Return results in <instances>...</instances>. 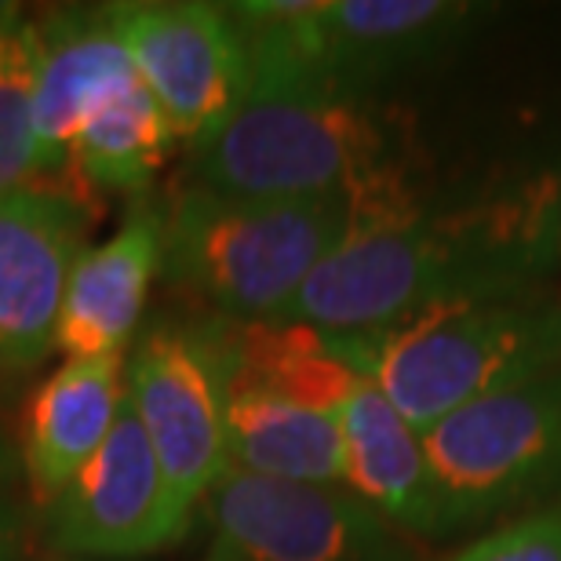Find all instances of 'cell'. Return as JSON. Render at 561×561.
<instances>
[{"mask_svg":"<svg viewBox=\"0 0 561 561\" xmlns=\"http://www.w3.org/2000/svg\"><path fill=\"white\" fill-rule=\"evenodd\" d=\"M554 241V183L459 205H426L423 194H412L354 208L340 244L302 280L280 321L365 335L437 302L518 296L551 260Z\"/></svg>","mask_w":561,"mask_h":561,"instance_id":"cell-1","label":"cell"},{"mask_svg":"<svg viewBox=\"0 0 561 561\" xmlns=\"http://www.w3.org/2000/svg\"><path fill=\"white\" fill-rule=\"evenodd\" d=\"M412 131L368 95L252 92L190 142L194 186L227 197H346L373 208L420 194Z\"/></svg>","mask_w":561,"mask_h":561,"instance_id":"cell-2","label":"cell"},{"mask_svg":"<svg viewBox=\"0 0 561 561\" xmlns=\"http://www.w3.org/2000/svg\"><path fill=\"white\" fill-rule=\"evenodd\" d=\"M343 357L426 431L456 409L561 365V307L543 299L485 296L423 307L379 332L335 335Z\"/></svg>","mask_w":561,"mask_h":561,"instance_id":"cell-3","label":"cell"},{"mask_svg":"<svg viewBox=\"0 0 561 561\" xmlns=\"http://www.w3.org/2000/svg\"><path fill=\"white\" fill-rule=\"evenodd\" d=\"M346 227V197L274 201L186 186L164 211L161 277L227 321H280Z\"/></svg>","mask_w":561,"mask_h":561,"instance_id":"cell-4","label":"cell"},{"mask_svg":"<svg viewBox=\"0 0 561 561\" xmlns=\"http://www.w3.org/2000/svg\"><path fill=\"white\" fill-rule=\"evenodd\" d=\"M252 92H335L368 88L412 70L474 15L448 0H255L230 4Z\"/></svg>","mask_w":561,"mask_h":561,"instance_id":"cell-5","label":"cell"},{"mask_svg":"<svg viewBox=\"0 0 561 561\" xmlns=\"http://www.w3.org/2000/svg\"><path fill=\"white\" fill-rule=\"evenodd\" d=\"M437 533L522 507L561 481V368L496 390L423 431Z\"/></svg>","mask_w":561,"mask_h":561,"instance_id":"cell-6","label":"cell"},{"mask_svg":"<svg viewBox=\"0 0 561 561\" xmlns=\"http://www.w3.org/2000/svg\"><path fill=\"white\" fill-rule=\"evenodd\" d=\"M125 383L168 489L194 518L227 470L230 362L222 321H161L146 329Z\"/></svg>","mask_w":561,"mask_h":561,"instance_id":"cell-7","label":"cell"},{"mask_svg":"<svg viewBox=\"0 0 561 561\" xmlns=\"http://www.w3.org/2000/svg\"><path fill=\"white\" fill-rule=\"evenodd\" d=\"M205 561H405L398 529L346 485L222 470Z\"/></svg>","mask_w":561,"mask_h":561,"instance_id":"cell-8","label":"cell"},{"mask_svg":"<svg viewBox=\"0 0 561 561\" xmlns=\"http://www.w3.org/2000/svg\"><path fill=\"white\" fill-rule=\"evenodd\" d=\"M175 139L211 136L249 99V51L230 4H106Z\"/></svg>","mask_w":561,"mask_h":561,"instance_id":"cell-9","label":"cell"},{"mask_svg":"<svg viewBox=\"0 0 561 561\" xmlns=\"http://www.w3.org/2000/svg\"><path fill=\"white\" fill-rule=\"evenodd\" d=\"M190 522L125 394L103 448L48 507V543L62 554L142 558L175 547Z\"/></svg>","mask_w":561,"mask_h":561,"instance_id":"cell-10","label":"cell"},{"mask_svg":"<svg viewBox=\"0 0 561 561\" xmlns=\"http://www.w3.org/2000/svg\"><path fill=\"white\" fill-rule=\"evenodd\" d=\"M88 208L70 190L0 197V373H22L55 351L66 280L81 255Z\"/></svg>","mask_w":561,"mask_h":561,"instance_id":"cell-11","label":"cell"},{"mask_svg":"<svg viewBox=\"0 0 561 561\" xmlns=\"http://www.w3.org/2000/svg\"><path fill=\"white\" fill-rule=\"evenodd\" d=\"M41 62L33 95V136L41 175L70 172L77 131L106 99L136 81L139 70L110 19V8H62L37 22Z\"/></svg>","mask_w":561,"mask_h":561,"instance_id":"cell-12","label":"cell"},{"mask_svg":"<svg viewBox=\"0 0 561 561\" xmlns=\"http://www.w3.org/2000/svg\"><path fill=\"white\" fill-rule=\"evenodd\" d=\"M164 266V208L139 197L110 241L81 249L55 324V351L121 357L139 335L146 296Z\"/></svg>","mask_w":561,"mask_h":561,"instance_id":"cell-13","label":"cell"},{"mask_svg":"<svg viewBox=\"0 0 561 561\" xmlns=\"http://www.w3.org/2000/svg\"><path fill=\"white\" fill-rule=\"evenodd\" d=\"M125 357H70L44 379L26 412V474L44 507L70 489L125 405Z\"/></svg>","mask_w":561,"mask_h":561,"instance_id":"cell-14","label":"cell"},{"mask_svg":"<svg viewBox=\"0 0 561 561\" xmlns=\"http://www.w3.org/2000/svg\"><path fill=\"white\" fill-rule=\"evenodd\" d=\"M343 485L379 511L394 529L437 536L431 467L416 431L379 390L357 387L340 409Z\"/></svg>","mask_w":561,"mask_h":561,"instance_id":"cell-15","label":"cell"},{"mask_svg":"<svg viewBox=\"0 0 561 561\" xmlns=\"http://www.w3.org/2000/svg\"><path fill=\"white\" fill-rule=\"evenodd\" d=\"M227 467L302 485H343L340 420L230 379Z\"/></svg>","mask_w":561,"mask_h":561,"instance_id":"cell-16","label":"cell"},{"mask_svg":"<svg viewBox=\"0 0 561 561\" xmlns=\"http://www.w3.org/2000/svg\"><path fill=\"white\" fill-rule=\"evenodd\" d=\"M222 321L230 379L263 387L310 412L340 416L365 376L346 362L335 335L299 321Z\"/></svg>","mask_w":561,"mask_h":561,"instance_id":"cell-17","label":"cell"},{"mask_svg":"<svg viewBox=\"0 0 561 561\" xmlns=\"http://www.w3.org/2000/svg\"><path fill=\"white\" fill-rule=\"evenodd\" d=\"M175 146V131L150 88L136 77L125 92L106 99L70 150V172L77 183L103 194H146Z\"/></svg>","mask_w":561,"mask_h":561,"instance_id":"cell-18","label":"cell"},{"mask_svg":"<svg viewBox=\"0 0 561 561\" xmlns=\"http://www.w3.org/2000/svg\"><path fill=\"white\" fill-rule=\"evenodd\" d=\"M41 37L19 8H0V197L37 190L41 161L33 136Z\"/></svg>","mask_w":561,"mask_h":561,"instance_id":"cell-19","label":"cell"},{"mask_svg":"<svg viewBox=\"0 0 561 561\" xmlns=\"http://www.w3.org/2000/svg\"><path fill=\"white\" fill-rule=\"evenodd\" d=\"M453 561H561V511L522 514L463 547Z\"/></svg>","mask_w":561,"mask_h":561,"instance_id":"cell-20","label":"cell"},{"mask_svg":"<svg viewBox=\"0 0 561 561\" xmlns=\"http://www.w3.org/2000/svg\"><path fill=\"white\" fill-rule=\"evenodd\" d=\"M19 514L11 503L0 500V561H15L19 558Z\"/></svg>","mask_w":561,"mask_h":561,"instance_id":"cell-21","label":"cell"},{"mask_svg":"<svg viewBox=\"0 0 561 561\" xmlns=\"http://www.w3.org/2000/svg\"><path fill=\"white\" fill-rule=\"evenodd\" d=\"M11 453H8V445H4V437H0V489H4V481L11 478Z\"/></svg>","mask_w":561,"mask_h":561,"instance_id":"cell-22","label":"cell"}]
</instances>
